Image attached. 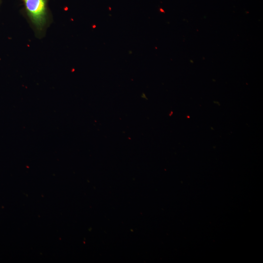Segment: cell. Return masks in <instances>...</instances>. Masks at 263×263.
<instances>
[{"instance_id": "1", "label": "cell", "mask_w": 263, "mask_h": 263, "mask_svg": "<svg viewBox=\"0 0 263 263\" xmlns=\"http://www.w3.org/2000/svg\"><path fill=\"white\" fill-rule=\"evenodd\" d=\"M50 0H22L25 14L38 38L44 36L51 22Z\"/></svg>"}, {"instance_id": "2", "label": "cell", "mask_w": 263, "mask_h": 263, "mask_svg": "<svg viewBox=\"0 0 263 263\" xmlns=\"http://www.w3.org/2000/svg\"><path fill=\"white\" fill-rule=\"evenodd\" d=\"M1 2H2V0H0V5Z\"/></svg>"}]
</instances>
